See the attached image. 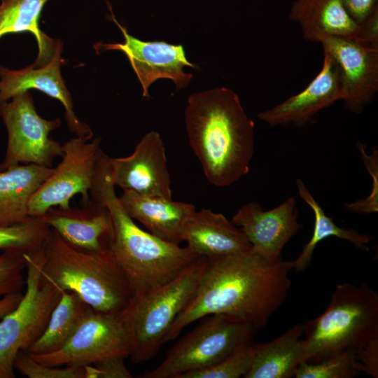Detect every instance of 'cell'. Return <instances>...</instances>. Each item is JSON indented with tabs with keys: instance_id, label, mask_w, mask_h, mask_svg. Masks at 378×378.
<instances>
[{
	"instance_id": "1",
	"label": "cell",
	"mask_w": 378,
	"mask_h": 378,
	"mask_svg": "<svg viewBox=\"0 0 378 378\" xmlns=\"http://www.w3.org/2000/svg\"><path fill=\"white\" fill-rule=\"evenodd\" d=\"M292 261L271 262L253 247L207 258L197 288L172 325L163 343L175 340L190 323L222 314L264 328L281 306L290 287Z\"/></svg>"
},
{
	"instance_id": "2",
	"label": "cell",
	"mask_w": 378,
	"mask_h": 378,
	"mask_svg": "<svg viewBox=\"0 0 378 378\" xmlns=\"http://www.w3.org/2000/svg\"><path fill=\"white\" fill-rule=\"evenodd\" d=\"M190 146L214 186H231L249 171L254 122L238 95L221 87L191 94L185 111Z\"/></svg>"
},
{
	"instance_id": "3",
	"label": "cell",
	"mask_w": 378,
	"mask_h": 378,
	"mask_svg": "<svg viewBox=\"0 0 378 378\" xmlns=\"http://www.w3.org/2000/svg\"><path fill=\"white\" fill-rule=\"evenodd\" d=\"M108 157L101 151L90 197L110 211L113 225L110 251L125 272L133 293L148 290L172 280L200 256L187 246L162 240L137 226L115 194Z\"/></svg>"
},
{
	"instance_id": "4",
	"label": "cell",
	"mask_w": 378,
	"mask_h": 378,
	"mask_svg": "<svg viewBox=\"0 0 378 378\" xmlns=\"http://www.w3.org/2000/svg\"><path fill=\"white\" fill-rule=\"evenodd\" d=\"M41 279L77 293L94 309L119 315L133 294L130 281L111 251L88 252L66 242L53 229L43 246Z\"/></svg>"
},
{
	"instance_id": "5",
	"label": "cell",
	"mask_w": 378,
	"mask_h": 378,
	"mask_svg": "<svg viewBox=\"0 0 378 378\" xmlns=\"http://www.w3.org/2000/svg\"><path fill=\"white\" fill-rule=\"evenodd\" d=\"M304 324L305 362L317 363L346 351L356 354L378 337V295L365 282L338 284L325 312Z\"/></svg>"
},
{
	"instance_id": "6",
	"label": "cell",
	"mask_w": 378,
	"mask_h": 378,
	"mask_svg": "<svg viewBox=\"0 0 378 378\" xmlns=\"http://www.w3.org/2000/svg\"><path fill=\"white\" fill-rule=\"evenodd\" d=\"M207 265L199 257L172 280L135 292L118 315L129 335L130 356L139 364L152 359L176 318L192 299Z\"/></svg>"
},
{
	"instance_id": "7",
	"label": "cell",
	"mask_w": 378,
	"mask_h": 378,
	"mask_svg": "<svg viewBox=\"0 0 378 378\" xmlns=\"http://www.w3.org/2000/svg\"><path fill=\"white\" fill-rule=\"evenodd\" d=\"M43 248V247H42ZM26 252V291L18 306L0 321V378H14V361L44 332L62 290L41 279L43 249Z\"/></svg>"
},
{
	"instance_id": "8",
	"label": "cell",
	"mask_w": 378,
	"mask_h": 378,
	"mask_svg": "<svg viewBox=\"0 0 378 378\" xmlns=\"http://www.w3.org/2000/svg\"><path fill=\"white\" fill-rule=\"evenodd\" d=\"M209 316L172 346L162 362L144 377L178 378L210 367L239 346L252 343L258 330L251 324L225 314Z\"/></svg>"
},
{
	"instance_id": "9",
	"label": "cell",
	"mask_w": 378,
	"mask_h": 378,
	"mask_svg": "<svg viewBox=\"0 0 378 378\" xmlns=\"http://www.w3.org/2000/svg\"><path fill=\"white\" fill-rule=\"evenodd\" d=\"M0 117L8 134L0 169L25 164L51 167L54 160L62 156V144L49 136L51 131L60 127L61 120L41 118L29 91L0 102Z\"/></svg>"
},
{
	"instance_id": "10",
	"label": "cell",
	"mask_w": 378,
	"mask_h": 378,
	"mask_svg": "<svg viewBox=\"0 0 378 378\" xmlns=\"http://www.w3.org/2000/svg\"><path fill=\"white\" fill-rule=\"evenodd\" d=\"M100 143L98 137L77 136L62 144L61 162L29 200V216L41 217L52 207L69 208L71 199L78 194L81 204L90 200Z\"/></svg>"
},
{
	"instance_id": "11",
	"label": "cell",
	"mask_w": 378,
	"mask_h": 378,
	"mask_svg": "<svg viewBox=\"0 0 378 378\" xmlns=\"http://www.w3.org/2000/svg\"><path fill=\"white\" fill-rule=\"evenodd\" d=\"M130 351L129 335L119 316L89 307L60 349L47 354L29 355L49 366H85L114 356L126 358Z\"/></svg>"
},
{
	"instance_id": "12",
	"label": "cell",
	"mask_w": 378,
	"mask_h": 378,
	"mask_svg": "<svg viewBox=\"0 0 378 378\" xmlns=\"http://www.w3.org/2000/svg\"><path fill=\"white\" fill-rule=\"evenodd\" d=\"M107 4L111 20L119 27L125 40L123 43H97L94 46L97 53L106 50L122 52L142 86V95L144 97H150L149 87L159 78L172 80L177 90L186 88L192 74L183 71V68L190 66L195 69L197 66L188 60L183 46L163 41H144L134 37L116 20L108 1Z\"/></svg>"
},
{
	"instance_id": "13",
	"label": "cell",
	"mask_w": 378,
	"mask_h": 378,
	"mask_svg": "<svg viewBox=\"0 0 378 378\" xmlns=\"http://www.w3.org/2000/svg\"><path fill=\"white\" fill-rule=\"evenodd\" d=\"M164 143L158 132L146 134L134 151L123 158H108L112 182L123 190L172 199L171 179Z\"/></svg>"
},
{
	"instance_id": "14",
	"label": "cell",
	"mask_w": 378,
	"mask_h": 378,
	"mask_svg": "<svg viewBox=\"0 0 378 378\" xmlns=\"http://www.w3.org/2000/svg\"><path fill=\"white\" fill-rule=\"evenodd\" d=\"M321 43L339 65L346 108L361 113L378 91V48L339 37L326 38Z\"/></svg>"
},
{
	"instance_id": "15",
	"label": "cell",
	"mask_w": 378,
	"mask_h": 378,
	"mask_svg": "<svg viewBox=\"0 0 378 378\" xmlns=\"http://www.w3.org/2000/svg\"><path fill=\"white\" fill-rule=\"evenodd\" d=\"M298 214L293 197L267 211L251 202L242 205L231 221L240 227L251 247L276 262L281 260L285 245L304 227L298 221Z\"/></svg>"
},
{
	"instance_id": "16",
	"label": "cell",
	"mask_w": 378,
	"mask_h": 378,
	"mask_svg": "<svg viewBox=\"0 0 378 378\" xmlns=\"http://www.w3.org/2000/svg\"><path fill=\"white\" fill-rule=\"evenodd\" d=\"M62 50V42L57 40L53 55L44 65L36 66L32 64L20 69L0 66V102L31 89L38 90L63 105L66 124L72 132L77 136L92 138L90 127L81 122L73 110L71 96L60 71Z\"/></svg>"
},
{
	"instance_id": "17",
	"label": "cell",
	"mask_w": 378,
	"mask_h": 378,
	"mask_svg": "<svg viewBox=\"0 0 378 378\" xmlns=\"http://www.w3.org/2000/svg\"><path fill=\"white\" fill-rule=\"evenodd\" d=\"M81 207H52L40 218L71 246L84 251L110 250L113 225L105 204L90 197Z\"/></svg>"
},
{
	"instance_id": "18",
	"label": "cell",
	"mask_w": 378,
	"mask_h": 378,
	"mask_svg": "<svg viewBox=\"0 0 378 378\" xmlns=\"http://www.w3.org/2000/svg\"><path fill=\"white\" fill-rule=\"evenodd\" d=\"M341 98L339 65L323 50L321 69L310 83L300 92L259 113L257 117L272 127L290 124L301 127L312 121L321 110Z\"/></svg>"
},
{
	"instance_id": "19",
	"label": "cell",
	"mask_w": 378,
	"mask_h": 378,
	"mask_svg": "<svg viewBox=\"0 0 378 378\" xmlns=\"http://www.w3.org/2000/svg\"><path fill=\"white\" fill-rule=\"evenodd\" d=\"M119 200L127 214L139 221L153 235L171 243L183 241L186 226L195 213L193 204L130 190H123Z\"/></svg>"
},
{
	"instance_id": "20",
	"label": "cell",
	"mask_w": 378,
	"mask_h": 378,
	"mask_svg": "<svg viewBox=\"0 0 378 378\" xmlns=\"http://www.w3.org/2000/svg\"><path fill=\"white\" fill-rule=\"evenodd\" d=\"M183 241L192 252L206 258L237 253L251 247L238 226L209 209L195 211L186 226Z\"/></svg>"
},
{
	"instance_id": "21",
	"label": "cell",
	"mask_w": 378,
	"mask_h": 378,
	"mask_svg": "<svg viewBox=\"0 0 378 378\" xmlns=\"http://www.w3.org/2000/svg\"><path fill=\"white\" fill-rule=\"evenodd\" d=\"M288 17L298 23L304 38L311 42L321 43L328 37L356 41L360 31V24L342 0H295Z\"/></svg>"
},
{
	"instance_id": "22",
	"label": "cell",
	"mask_w": 378,
	"mask_h": 378,
	"mask_svg": "<svg viewBox=\"0 0 378 378\" xmlns=\"http://www.w3.org/2000/svg\"><path fill=\"white\" fill-rule=\"evenodd\" d=\"M54 167L36 164H18L0 169V223L13 225L30 216V199L49 178Z\"/></svg>"
},
{
	"instance_id": "23",
	"label": "cell",
	"mask_w": 378,
	"mask_h": 378,
	"mask_svg": "<svg viewBox=\"0 0 378 378\" xmlns=\"http://www.w3.org/2000/svg\"><path fill=\"white\" fill-rule=\"evenodd\" d=\"M305 324L297 323L274 340L255 344L251 367L244 378H290L304 362L300 337Z\"/></svg>"
},
{
	"instance_id": "24",
	"label": "cell",
	"mask_w": 378,
	"mask_h": 378,
	"mask_svg": "<svg viewBox=\"0 0 378 378\" xmlns=\"http://www.w3.org/2000/svg\"><path fill=\"white\" fill-rule=\"evenodd\" d=\"M48 0H1L0 38L6 34L29 32L35 37L38 52L34 65L40 66L52 58L57 40L39 27V18Z\"/></svg>"
},
{
	"instance_id": "25",
	"label": "cell",
	"mask_w": 378,
	"mask_h": 378,
	"mask_svg": "<svg viewBox=\"0 0 378 378\" xmlns=\"http://www.w3.org/2000/svg\"><path fill=\"white\" fill-rule=\"evenodd\" d=\"M89 305L76 293L62 290L47 326L41 337L29 348V355H43L60 349L72 335Z\"/></svg>"
},
{
	"instance_id": "26",
	"label": "cell",
	"mask_w": 378,
	"mask_h": 378,
	"mask_svg": "<svg viewBox=\"0 0 378 378\" xmlns=\"http://www.w3.org/2000/svg\"><path fill=\"white\" fill-rule=\"evenodd\" d=\"M296 186L300 197L313 211L314 224L310 240L304 246L298 257L292 260L293 269L297 272L304 271L312 260L316 245L330 237L346 240L363 251L368 250L367 244L372 240V237L352 228L344 229L337 226L331 218L326 215L322 207L300 178L296 179Z\"/></svg>"
},
{
	"instance_id": "27",
	"label": "cell",
	"mask_w": 378,
	"mask_h": 378,
	"mask_svg": "<svg viewBox=\"0 0 378 378\" xmlns=\"http://www.w3.org/2000/svg\"><path fill=\"white\" fill-rule=\"evenodd\" d=\"M50 228L40 217L35 216L13 225L0 223V249L24 252L38 250L43 247Z\"/></svg>"
},
{
	"instance_id": "28",
	"label": "cell",
	"mask_w": 378,
	"mask_h": 378,
	"mask_svg": "<svg viewBox=\"0 0 378 378\" xmlns=\"http://www.w3.org/2000/svg\"><path fill=\"white\" fill-rule=\"evenodd\" d=\"M360 371L356 353L341 352L317 363L302 362L295 373L296 378H352Z\"/></svg>"
},
{
	"instance_id": "29",
	"label": "cell",
	"mask_w": 378,
	"mask_h": 378,
	"mask_svg": "<svg viewBox=\"0 0 378 378\" xmlns=\"http://www.w3.org/2000/svg\"><path fill=\"white\" fill-rule=\"evenodd\" d=\"M255 351L252 343L241 345L218 363L206 368L187 372L178 378H238L249 370Z\"/></svg>"
},
{
	"instance_id": "30",
	"label": "cell",
	"mask_w": 378,
	"mask_h": 378,
	"mask_svg": "<svg viewBox=\"0 0 378 378\" xmlns=\"http://www.w3.org/2000/svg\"><path fill=\"white\" fill-rule=\"evenodd\" d=\"M14 368L29 378H97L92 365L85 366H49L35 360L26 352H20L14 361Z\"/></svg>"
},
{
	"instance_id": "31",
	"label": "cell",
	"mask_w": 378,
	"mask_h": 378,
	"mask_svg": "<svg viewBox=\"0 0 378 378\" xmlns=\"http://www.w3.org/2000/svg\"><path fill=\"white\" fill-rule=\"evenodd\" d=\"M24 251L7 250L0 255V296L20 293L26 286Z\"/></svg>"
},
{
	"instance_id": "32",
	"label": "cell",
	"mask_w": 378,
	"mask_h": 378,
	"mask_svg": "<svg viewBox=\"0 0 378 378\" xmlns=\"http://www.w3.org/2000/svg\"><path fill=\"white\" fill-rule=\"evenodd\" d=\"M360 372L378 377V337L373 338L356 354Z\"/></svg>"
},
{
	"instance_id": "33",
	"label": "cell",
	"mask_w": 378,
	"mask_h": 378,
	"mask_svg": "<svg viewBox=\"0 0 378 378\" xmlns=\"http://www.w3.org/2000/svg\"><path fill=\"white\" fill-rule=\"evenodd\" d=\"M125 357L114 356L93 365L97 378H132L133 376L125 364Z\"/></svg>"
},
{
	"instance_id": "34",
	"label": "cell",
	"mask_w": 378,
	"mask_h": 378,
	"mask_svg": "<svg viewBox=\"0 0 378 378\" xmlns=\"http://www.w3.org/2000/svg\"><path fill=\"white\" fill-rule=\"evenodd\" d=\"M356 41L369 47L378 48V7L360 24Z\"/></svg>"
},
{
	"instance_id": "35",
	"label": "cell",
	"mask_w": 378,
	"mask_h": 378,
	"mask_svg": "<svg viewBox=\"0 0 378 378\" xmlns=\"http://www.w3.org/2000/svg\"><path fill=\"white\" fill-rule=\"evenodd\" d=\"M355 21L360 24L378 7V0H342Z\"/></svg>"
},
{
	"instance_id": "36",
	"label": "cell",
	"mask_w": 378,
	"mask_h": 378,
	"mask_svg": "<svg viewBox=\"0 0 378 378\" xmlns=\"http://www.w3.org/2000/svg\"><path fill=\"white\" fill-rule=\"evenodd\" d=\"M22 293H12L4 295L0 300V319L13 310L22 298Z\"/></svg>"
}]
</instances>
